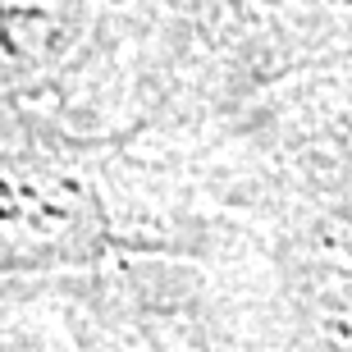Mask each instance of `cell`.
<instances>
[{
    "instance_id": "obj_1",
    "label": "cell",
    "mask_w": 352,
    "mask_h": 352,
    "mask_svg": "<svg viewBox=\"0 0 352 352\" xmlns=\"http://www.w3.org/2000/svg\"><path fill=\"white\" fill-rule=\"evenodd\" d=\"M101 248V210L60 151L0 119V279L87 265Z\"/></svg>"
}]
</instances>
